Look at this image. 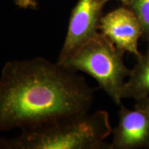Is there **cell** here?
I'll return each mask as SVG.
<instances>
[{
    "label": "cell",
    "instance_id": "cell-5",
    "mask_svg": "<svg viewBox=\"0 0 149 149\" xmlns=\"http://www.w3.org/2000/svg\"><path fill=\"white\" fill-rule=\"evenodd\" d=\"M137 102L133 110L120 105L110 149L149 148V107L143 101Z\"/></svg>",
    "mask_w": 149,
    "mask_h": 149
},
{
    "label": "cell",
    "instance_id": "cell-3",
    "mask_svg": "<svg viewBox=\"0 0 149 149\" xmlns=\"http://www.w3.org/2000/svg\"><path fill=\"white\" fill-rule=\"evenodd\" d=\"M124 54L98 33L60 64L89 74L115 104L121 105L126 79L131 72L124 64Z\"/></svg>",
    "mask_w": 149,
    "mask_h": 149
},
{
    "label": "cell",
    "instance_id": "cell-10",
    "mask_svg": "<svg viewBox=\"0 0 149 149\" xmlns=\"http://www.w3.org/2000/svg\"><path fill=\"white\" fill-rule=\"evenodd\" d=\"M108 1H109V0H103L104 3H106ZM120 1H122V2H124V3H130L132 1H133V0H120Z\"/></svg>",
    "mask_w": 149,
    "mask_h": 149
},
{
    "label": "cell",
    "instance_id": "cell-8",
    "mask_svg": "<svg viewBox=\"0 0 149 149\" xmlns=\"http://www.w3.org/2000/svg\"><path fill=\"white\" fill-rule=\"evenodd\" d=\"M129 4L140 22L143 35L149 37V0H133Z\"/></svg>",
    "mask_w": 149,
    "mask_h": 149
},
{
    "label": "cell",
    "instance_id": "cell-7",
    "mask_svg": "<svg viewBox=\"0 0 149 149\" xmlns=\"http://www.w3.org/2000/svg\"><path fill=\"white\" fill-rule=\"evenodd\" d=\"M149 96V48L137 58L123 91V98H133L136 101Z\"/></svg>",
    "mask_w": 149,
    "mask_h": 149
},
{
    "label": "cell",
    "instance_id": "cell-4",
    "mask_svg": "<svg viewBox=\"0 0 149 149\" xmlns=\"http://www.w3.org/2000/svg\"><path fill=\"white\" fill-rule=\"evenodd\" d=\"M103 0H79L70 17L68 31L57 62H62L97 34Z\"/></svg>",
    "mask_w": 149,
    "mask_h": 149
},
{
    "label": "cell",
    "instance_id": "cell-2",
    "mask_svg": "<svg viewBox=\"0 0 149 149\" xmlns=\"http://www.w3.org/2000/svg\"><path fill=\"white\" fill-rule=\"evenodd\" d=\"M105 111L60 117L22 130L12 139L13 149H110L105 139L112 133Z\"/></svg>",
    "mask_w": 149,
    "mask_h": 149
},
{
    "label": "cell",
    "instance_id": "cell-11",
    "mask_svg": "<svg viewBox=\"0 0 149 149\" xmlns=\"http://www.w3.org/2000/svg\"><path fill=\"white\" fill-rule=\"evenodd\" d=\"M139 101H143L144 102H145V103H146L147 105H148L149 107V96L148 97L143 99V100H139ZM137 102H138V101H137Z\"/></svg>",
    "mask_w": 149,
    "mask_h": 149
},
{
    "label": "cell",
    "instance_id": "cell-9",
    "mask_svg": "<svg viewBox=\"0 0 149 149\" xmlns=\"http://www.w3.org/2000/svg\"><path fill=\"white\" fill-rule=\"evenodd\" d=\"M0 149H13L12 139L0 137Z\"/></svg>",
    "mask_w": 149,
    "mask_h": 149
},
{
    "label": "cell",
    "instance_id": "cell-6",
    "mask_svg": "<svg viewBox=\"0 0 149 149\" xmlns=\"http://www.w3.org/2000/svg\"><path fill=\"white\" fill-rule=\"evenodd\" d=\"M100 30L120 51L133 54L137 58L141 57L138 43L143 35L142 29L133 10L119 8L102 16Z\"/></svg>",
    "mask_w": 149,
    "mask_h": 149
},
{
    "label": "cell",
    "instance_id": "cell-12",
    "mask_svg": "<svg viewBox=\"0 0 149 149\" xmlns=\"http://www.w3.org/2000/svg\"><path fill=\"white\" fill-rule=\"evenodd\" d=\"M147 41H148V48H149V37L148 39H147Z\"/></svg>",
    "mask_w": 149,
    "mask_h": 149
},
{
    "label": "cell",
    "instance_id": "cell-1",
    "mask_svg": "<svg viewBox=\"0 0 149 149\" xmlns=\"http://www.w3.org/2000/svg\"><path fill=\"white\" fill-rule=\"evenodd\" d=\"M95 91L78 72L43 57L9 61L0 76V131L86 113Z\"/></svg>",
    "mask_w": 149,
    "mask_h": 149
}]
</instances>
